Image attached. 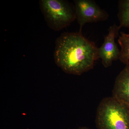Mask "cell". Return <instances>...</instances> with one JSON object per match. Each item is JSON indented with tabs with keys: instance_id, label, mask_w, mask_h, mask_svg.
<instances>
[{
	"instance_id": "1",
	"label": "cell",
	"mask_w": 129,
	"mask_h": 129,
	"mask_svg": "<svg viewBox=\"0 0 129 129\" xmlns=\"http://www.w3.org/2000/svg\"><path fill=\"white\" fill-rule=\"evenodd\" d=\"M53 57L63 72L79 75L93 68L98 48L81 32H65L56 40Z\"/></svg>"
},
{
	"instance_id": "2",
	"label": "cell",
	"mask_w": 129,
	"mask_h": 129,
	"mask_svg": "<svg viewBox=\"0 0 129 129\" xmlns=\"http://www.w3.org/2000/svg\"><path fill=\"white\" fill-rule=\"evenodd\" d=\"M95 123L98 129H129V109L113 96L104 98L98 107Z\"/></svg>"
},
{
	"instance_id": "3",
	"label": "cell",
	"mask_w": 129,
	"mask_h": 129,
	"mask_svg": "<svg viewBox=\"0 0 129 129\" xmlns=\"http://www.w3.org/2000/svg\"><path fill=\"white\" fill-rule=\"evenodd\" d=\"M40 9L49 27L60 31L76 19L74 5L64 0H40Z\"/></svg>"
},
{
	"instance_id": "4",
	"label": "cell",
	"mask_w": 129,
	"mask_h": 129,
	"mask_svg": "<svg viewBox=\"0 0 129 129\" xmlns=\"http://www.w3.org/2000/svg\"><path fill=\"white\" fill-rule=\"evenodd\" d=\"M74 3L76 19L79 25V32H81L86 24L106 21L109 17L108 13L95 1L74 0Z\"/></svg>"
},
{
	"instance_id": "5",
	"label": "cell",
	"mask_w": 129,
	"mask_h": 129,
	"mask_svg": "<svg viewBox=\"0 0 129 129\" xmlns=\"http://www.w3.org/2000/svg\"><path fill=\"white\" fill-rule=\"evenodd\" d=\"M121 28L115 24L109 28L108 34L104 37V42L98 48V56L102 60V63L105 68L111 66L113 62L119 59L120 50L115 43V39L118 36Z\"/></svg>"
},
{
	"instance_id": "6",
	"label": "cell",
	"mask_w": 129,
	"mask_h": 129,
	"mask_svg": "<svg viewBox=\"0 0 129 129\" xmlns=\"http://www.w3.org/2000/svg\"><path fill=\"white\" fill-rule=\"evenodd\" d=\"M113 97L129 109V62L116 78Z\"/></svg>"
},
{
	"instance_id": "7",
	"label": "cell",
	"mask_w": 129,
	"mask_h": 129,
	"mask_svg": "<svg viewBox=\"0 0 129 129\" xmlns=\"http://www.w3.org/2000/svg\"><path fill=\"white\" fill-rule=\"evenodd\" d=\"M118 42L120 47L119 59L126 64L129 62V34L120 32Z\"/></svg>"
},
{
	"instance_id": "8",
	"label": "cell",
	"mask_w": 129,
	"mask_h": 129,
	"mask_svg": "<svg viewBox=\"0 0 129 129\" xmlns=\"http://www.w3.org/2000/svg\"><path fill=\"white\" fill-rule=\"evenodd\" d=\"M118 17L120 27L129 28V0L119 1Z\"/></svg>"
},
{
	"instance_id": "9",
	"label": "cell",
	"mask_w": 129,
	"mask_h": 129,
	"mask_svg": "<svg viewBox=\"0 0 129 129\" xmlns=\"http://www.w3.org/2000/svg\"><path fill=\"white\" fill-rule=\"evenodd\" d=\"M77 129H89L88 128H86L85 127H81L80 128H79Z\"/></svg>"
}]
</instances>
